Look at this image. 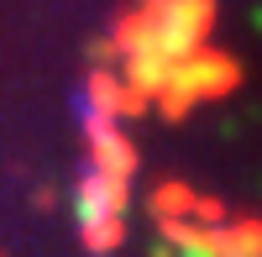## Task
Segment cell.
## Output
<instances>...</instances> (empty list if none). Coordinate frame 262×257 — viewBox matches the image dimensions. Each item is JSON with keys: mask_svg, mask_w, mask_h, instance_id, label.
Here are the masks:
<instances>
[{"mask_svg": "<svg viewBox=\"0 0 262 257\" xmlns=\"http://www.w3.org/2000/svg\"><path fill=\"white\" fill-rule=\"evenodd\" d=\"M147 210H152V221H163V216H179V221H205V226H226V205L215 200V195H194V189L184 179H163L158 189L147 195Z\"/></svg>", "mask_w": 262, "mask_h": 257, "instance_id": "4", "label": "cell"}, {"mask_svg": "<svg viewBox=\"0 0 262 257\" xmlns=\"http://www.w3.org/2000/svg\"><path fill=\"white\" fill-rule=\"evenodd\" d=\"M90 111H100V116H111V121H137V116H147V95H137L126 79H116L111 69H95L90 79H84V95H79Z\"/></svg>", "mask_w": 262, "mask_h": 257, "instance_id": "5", "label": "cell"}, {"mask_svg": "<svg viewBox=\"0 0 262 257\" xmlns=\"http://www.w3.org/2000/svg\"><path fill=\"white\" fill-rule=\"evenodd\" d=\"M74 111H79L84 137H90V168H100V174H116V179H126V184H131V174L142 168V153H137V142L121 132V121L90 111L84 100H74Z\"/></svg>", "mask_w": 262, "mask_h": 257, "instance_id": "2", "label": "cell"}, {"mask_svg": "<svg viewBox=\"0 0 262 257\" xmlns=\"http://www.w3.org/2000/svg\"><path fill=\"white\" fill-rule=\"evenodd\" d=\"M236 84H242V63H236L226 48H194V53H184L179 63H173V74L163 79V90L152 95L158 100V111H163V121H184L194 105H210V100H221V95H231Z\"/></svg>", "mask_w": 262, "mask_h": 257, "instance_id": "1", "label": "cell"}, {"mask_svg": "<svg viewBox=\"0 0 262 257\" xmlns=\"http://www.w3.org/2000/svg\"><path fill=\"white\" fill-rule=\"evenodd\" d=\"M126 200H131V184H126V179L100 174V168H84L79 184H74L79 231H84V226H100V221H121V216H126Z\"/></svg>", "mask_w": 262, "mask_h": 257, "instance_id": "3", "label": "cell"}]
</instances>
